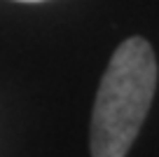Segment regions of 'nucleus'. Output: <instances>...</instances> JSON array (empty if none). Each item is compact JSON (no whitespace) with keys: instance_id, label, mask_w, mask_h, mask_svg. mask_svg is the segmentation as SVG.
<instances>
[{"instance_id":"nucleus-2","label":"nucleus","mask_w":159,"mask_h":157,"mask_svg":"<svg viewBox=\"0 0 159 157\" xmlns=\"http://www.w3.org/2000/svg\"><path fill=\"white\" fill-rule=\"evenodd\" d=\"M19 2H42V0H19Z\"/></svg>"},{"instance_id":"nucleus-1","label":"nucleus","mask_w":159,"mask_h":157,"mask_svg":"<svg viewBox=\"0 0 159 157\" xmlns=\"http://www.w3.org/2000/svg\"><path fill=\"white\" fill-rule=\"evenodd\" d=\"M157 89V59L145 38L115 49L94 101L89 129L91 157H126Z\"/></svg>"}]
</instances>
